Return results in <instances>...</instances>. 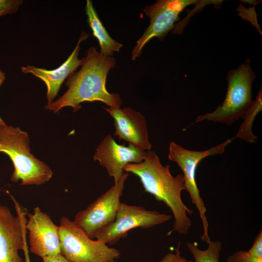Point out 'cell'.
Returning <instances> with one entry per match:
<instances>
[{
  "label": "cell",
  "mask_w": 262,
  "mask_h": 262,
  "mask_svg": "<svg viewBox=\"0 0 262 262\" xmlns=\"http://www.w3.org/2000/svg\"><path fill=\"white\" fill-rule=\"evenodd\" d=\"M115 60L98 52L94 47L86 51L82 59L80 69L66 79V92L60 98L45 106V109L57 113L62 108L70 107L76 112L85 101H101L109 107L120 108L122 100L118 94L111 93L106 88L109 71L114 67Z\"/></svg>",
  "instance_id": "cell-1"
},
{
  "label": "cell",
  "mask_w": 262,
  "mask_h": 262,
  "mask_svg": "<svg viewBox=\"0 0 262 262\" xmlns=\"http://www.w3.org/2000/svg\"><path fill=\"white\" fill-rule=\"evenodd\" d=\"M169 168L168 164L162 165L157 154L150 150L147 151L142 162L128 164L124 166V171L138 177L145 191L169 207L174 218L173 228L169 233L176 231L180 234L186 235L192 226L188 215L192 214L193 211L187 207L181 199V192L185 190L183 175L174 177Z\"/></svg>",
  "instance_id": "cell-2"
},
{
  "label": "cell",
  "mask_w": 262,
  "mask_h": 262,
  "mask_svg": "<svg viewBox=\"0 0 262 262\" xmlns=\"http://www.w3.org/2000/svg\"><path fill=\"white\" fill-rule=\"evenodd\" d=\"M28 134L6 124L0 126V152L9 156L14 170L11 180L22 185H40L48 181L53 172L44 162L31 153Z\"/></svg>",
  "instance_id": "cell-3"
},
{
  "label": "cell",
  "mask_w": 262,
  "mask_h": 262,
  "mask_svg": "<svg viewBox=\"0 0 262 262\" xmlns=\"http://www.w3.org/2000/svg\"><path fill=\"white\" fill-rule=\"evenodd\" d=\"M256 77L249 60L229 71L226 78L227 92L222 104L213 112L198 116L195 123L208 120L231 125L243 118L253 102L252 86Z\"/></svg>",
  "instance_id": "cell-4"
},
{
  "label": "cell",
  "mask_w": 262,
  "mask_h": 262,
  "mask_svg": "<svg viewBox=\"0 0 262 262\" xmlns=\"http://www.w3.org/2000/svg\"><path fill=\"white\" fill-rule=\"evenodd\" d=\"M59 233L61 254L70 262H115L119 251L90 238L74 221L63 216Z\"/></svg>",
  "instance_id": "cell-5"
},
{
  "label": "cell",
  "mask_w": 262,
  "mask_h": 262,
  "mask_svg": "<svg viewBox=\"0 0 262 262\" xmlns=\"http://www.w3.org/2000/svg\"><path fill=\"white\" fill-rule=\"evenodd\" d=\"M232 141V138L228 139L224 142L204 151L188 150L174 142H171L169 146L168 159L176 163L183 173L185 190L188 192L201 221L203 233L200 237L201 240L207 244L211 241V239L209 234V223L206 215L207 209L196 182V169L198 164L206 157L223 153Z\"/></svg>",
  "instance_id": "cell-6"
},
{
  "label": "cell",
  "mask_w": 262,
  "mask_h": 262,
  "mask_svg": "<svg viewBox=\"0 0 262 262\" xmlns=\"http://www.w3.org/2000/svg\"><path fill=\"white\" fill-rule=\"evenodd\" d=\"M200 1L195 0H158L146 6L143 11L150 19V23L143 35L137 40L131 53V59L139 57L144 46L152 38L163 41L167 33L175 28L180 14L190 5Z\"/></svg>",
  "instance_id": "cell-7"
},
{
  "label": "cell",
  "mask_w": 262,
  "mask_h": 262,
  "mask_svg": "<svg viewBox=\"0 0 262 262\" xmlns=\"http://www.w3.org/2000/svg\"><path fill=\"white\" fill-rule=\"evenodd\" d=\"M128 176V173H124L117 183L76 215L74 221L90 238H96L101 230L115 221Z\"/></svg>",
  "instance_id": "cell-8"
},
{
  "label": "cell",
  "mask_w": 262,
  "mask_h": 262,
  "mask_svg": "<svg viewBox=\"0 0 262 262\" xmlns=\"http://www.w3.org/2000/svg\"><path fill=\"white\" fill-rule=\"evenodd\" d=\"M171 215L121 202L115 221L101 230L96 238L106 245H113L137 228L147 229L169 221Z\"/></svg>",
  "instance_id": "cell-9"
},
{
  "label": "cell",
  "mask_w": 262,
  "mask_h": 262,
  "mask_svg": "<svg viewBox=\"0 0 262 262\" xmlns=\"http://www.w3.org/2000/svg\"><path fill=\"white\" fill-rule=\"evenodd\" d=\"M8 193L15 204L17 216H14L8 207L0 205V262H23L18 252L23 250L26 239L25 213Z\"/></svg>",
  "instance_id": "cell-10"
},
{
  "label": "cell",
  "mask_w": 262,
  "mask_h": 262,
  "mask_svg": "<svg viewBox=\"0 0 262 262\" xmlns=\"http://www.w3.org/2000/svg\"><path fill=\"white\" fill-rule=\"evenodd\" d=\"M147 151L129 144L128 146L118 144L110 134L106 135L97 147L93 158L104 167L109 176L117 183L123 175L124 167L128 164L142 162Z\"/></svg>",
  "instance_id": "cell-11"
},
{
  "label": "cell",
  "mask_w": 262,
  "mask_h": 262,
  "mask_svg": "<svg viewBox=\"0 0 262 262\" xmlns=\"http://www.w3.org/2000/svg\"><path fill=\"white\" fill-rule=\"evenodd\" d=\"M28 217L26 228L31 252L42 259L61 254L59 227L39 207L34 208Z\"/></svg>",
  "instance_id": "cell-12"
},
{
  "label": "cell",
  "mask_w": 262,
  "mask_h": 262,
  "mask_svg": "<svg viewBox=\"0 0 262 262\" xmlns=\"http://www.w3.org/2000/svg\"><path fill=\"white\" fill-rule=\"evenodd\" d=\"M114 120V135L145 151L150 150L146 120L139 112L131 107L104 108Z\"/></svg>",
  "instance_id": "cell-13"
},
{
  "label": "cell",
  "mask_w": 262,
  "mask_h": 262,
  "mask_svg": "<svg viewBox=\"0 0 262 262\" xmlns=\"http://www.w3.org/2000/svg\"><path fill=\"white\" fill-rule=\"evenodd\" d=\"M88 36V34L85 32L81 33L77 44L72 53L66 61L56 69L48 70L29 65L21 67L22 73L32 74L46 84L47 89V99L48 101L47 104L53 101L64 81L81 66L82 59L78 58L81 49L80 44L82 42L86 39Z\"/></svg>",
  "instance_id": "cell-14"
},
{
  "label": "cell",
  "mask_w": 262,
  "mask_h": 262,
  "mask_svg": "<svg viewBox=\"0 0 262 262\" xmlns=\"http://www.w3.org/2000/svg\"><path fill=\"white\" fill-rule=\"evenodd\" d=\"M87 23L93 36L97 39L100 47V53L106 56L113 57L114 52H118L122 44L111 37L100 20L90 0H87L85 6Z\"/></svg>",
  "instance_id": "cell-15"
},
{
  "label": "cell",
  "mask_w": 262,
  "mask_h": 262,
  "mask_svg": "<svg viewBox=\"0 0 262 262\" xmlns=\"http://www.w3.org/2000/svg\"><path fill=\"white\" fill-rule=\"evenodd\" d=\"M262 110V87L258 92L257 98L244 115L243 122L236 135L232 138H240L249 143H256L257 137L252 132V125L257 114Z\"/></svg>",
  "instance_id": "cell-16"
},
{
  "label": "cell",
  "mask_w": 262,
  "mask_h": 262,
  "mask_svg": "<svg viewBox=\"0 0 262 262\" xmlns=\"http://www.w3.org/2000/svg\"><path fill=\"white\" fill-rule=\"evenodd\" d=\"M205 250L200 249L196 242L187 243L186 246L194 258V262H219L220 253L222 249L219 240H211Z\"/></svg>",
  "instance_id": "cell-17"
},
{
  "label": "cell",
  "mask_w": 262,
  "mask_h": 262,
  "mask_svg": "<svg viewBox=\"0 0 262 262\" xmlns=\"http://www.w3.org/2000/svg\"><path fill=\"white\" fill-rule=\"evenodd\" d=\"M22 3V0H0V16L16 12Z\"/></svg>",
  "instance_id": "cell-18"
},
{
  "label": "cell",
  "mask_w": 262,
  "mask_h": 262,
  "mask_svg": "<svg viewBox=\"0 0 262 262\" xmlns=\"http://www.w3.org/2000/svg\"><path fill=\"white\" fill-rule=\"evenodd\" d=\"M180 242H179L175 253H167L160 262H194L192 260H188L180 255Z\"/></svg>",
  "instance_id": "cell-19"
},
{
  "label": "cell",
  "mask_w": 262,
  "mask_h": 262,
  "mask_svg": "<svg viewBox=\"0 0 262 262\" xmlns=\"http://www.w3.org/2000/svg\"><path fill=\"white\" fill-rule=\"evenodd\" d=\"M251 255L262 258V229L256 236L253 244L249 250L246 251Z\"/></svg>",
  "instance_id": "cell-20"
},
{
  "label": "cell",
  "mask_w": 262,
  "mask_h": 262,
  "mask_svg": "<svg viewBox=\"0 0 262 262\" xmlns=\"http://www.w3.org/2000/svg\"><path fill=\"white\" fill-rule=\"evenodd\" d=\"M226 262H247L242 256L241 251L235 252L233 254L229 255Z\"/></svg>",
  "instance_id": "cell-21"
},
{
  "label": "cell",
  "mask_w": 262,
  "mask_h": 262,
  "mask_svg": "<svg viewBox=\"0 0 262 262\" xmlns=\"http://www.w3.org/2000/svg\"><path fill=\"white\" fill-rule=\"evenodd\" d=\"M43 262H70L62 254L52 256L45 257L42 259Z\"/></svg>",
  "instance_id": "cell-22"
},
{
  "label": "cell",
  "mask_w": 262,
  "mask_h": 262,
  "mask_svg": "<svg viewBox=\"0 0 262 262\" xmlns=\"http://www.w3.org/2000/svg\"><path fill=\"white\" fill-rule=\"evenodd\" d=\"M241 253L247 262H262V258L251 255L245 251H241Z\"/></svg>",
  "instance_id": "cell-23"
},
{
  "label": "cell",
  "mask_w": 262,
  "mask_h": 262,
  "mask_svg": "<svg viewBox=\"0 0 262 262\" xmlns=\"http://www.w3.org/2000/svg\"><path fill=\"white\" fill-rule=\"evenodd\" d=\"M6 79L5 73L0 69V87L3 84ZM6 123L2 120V119L0 117V126L5 125Z\"/></svg>",
  "instance_id": "cell-24"
},
{
  "label": "cell",
  "mask_w": 262,
  "mask_h": 262,
  "mask_svg": "<svg viewBox=\"0 0 262 262\" xmlns=\"http://www.w3.org/2000/svg\"><path fill=\"white\" fill-rule=\"evenodd\" d=\"M23 250L24 253L25 260V262H31V260H30V256H29V250H28V246H27L26 239V240L25 241V243H24V247H23Z\"/></svg>",
  "instance_id": "cell-25"
},
{
  "label": "cell",
  "mask_w": 262,
  "mask_h": 262,
  "mask_svg": "<svg viewBox=\"0 0 262 262\" xmlns=\"http://www.w3.org/2000/svg\"></svg>",
  "instance_id": "cell-26"
}]
</instances>
